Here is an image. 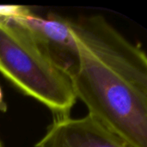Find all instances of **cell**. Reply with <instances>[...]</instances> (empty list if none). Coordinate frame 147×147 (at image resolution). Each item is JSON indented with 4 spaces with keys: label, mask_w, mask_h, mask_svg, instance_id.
Segmentation results:
<instances>
[{
    "label": "cell",
    "mask_w": 147,
    "mask_h": 147,
    "mask_svg": "<svg viewBox=\"0 0 147 147\" xmlns=\"http://www.w3.org/2000/svg\"><path fill=\"white\" fill-rule=\"evenodd\" d=\"M78 50L68 73L90 115L133 147H147V58L100 15L67 18Z\"/></svg>",
    "instance_id": "6da1fadb"
},
{
    "label": "cell",
    "mask_w": 147,
    "mask_h": 147,
    "mask_svg": "<svg viewBox=\"0 0 147 147\" xmlns=\"http://www.w3.org/2000/svg\"><path fill=\"white\" fill-rule=\"evenodd\" d=\"M0 73L56 116H69L76 103L68 74L11 18L0 17Z\"/></svg>",
    "instance_id": "7a4b0ae2"
},
{
    "label": "cell",
    "mask_w": 147,
    "mask_h": 147,
    "mask_svg": "<svg viewBox=\"0 0 147 147\" xmlns=\"http://www.w3.org/2000/svg\"><path fill=\"white\" fill-rule=\"evenodd\" d=\"M34 147H133L90 115L56 116Z\"/></svg>",
    "instance_id": "3957f363"
},
{
    "label": "cell",
    "mask_w": 147,
    "mask_h": 147,
    "mask_svg": "<svg viewBox=\"0 0 147 147\" xmlns=\"http://www.w3.org/2000/svg\"><path fill=\"white\" fill-rule=\"evenodd\" d=\"M11 19L25 28L67 74L73 69L78 59V50L67 18L56 14L43 18L30 12Z\"/></svg>",
    "instance_id": "277c9868"
},
{
    "label": "cell",
    "mask_w": 147,
    "mask_h": 147,
    "mask_svg": "<svg viewBox=\"0 0 147 147\" xmlns=\"http://www.w3.org/2000/svg\"><path fill=\"white\" fill-rule=\"evenodd\" d=\"M31 11L26 6L22 5H2L0 4V17L12 18L20 17L29 14Z\"/></svg>",
    "instance_id": "5b68a950"
},
{
    "label": "cell",
    "mask_w": 147,
    "mask_h": 147,
    "mask_svg": "<svg viewBox=\"0 0 147 147\" xmlns=\"http://www.w3.org/2000/svg\"><path fill=\"white\" fill-rule=\"evenodd\" d=\"M7 109V106L3 102V93H2V90L0 87V111H6Z\"/></svg>",
    "instance_id": "8992f818"
},
{
    "label": "cell",
    "mask_w": 147,
    "mask_h": 147,
    "mask_svg": "<svg viewBox=\"0 0 147 147\" xmlns=\"http://www.w3.org/2000/svg\"><path fill=\"white\" fill-rule=\"evenodd\" d=\"M0 147H3V145H2V143H1V141H0Z\"/></svg>",
    "instance_id": "52a82bcc"
}]
</instances>
